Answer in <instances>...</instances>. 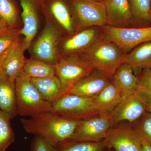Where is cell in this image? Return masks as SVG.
<instances>
[{
    "label": "cell",
    "instance_id": "6da1fadb",
    "mask_svg": "<svg viewBox=\"0 0 151 151\" xmlns=\"http://www.w3.org/2000/svg\"><path fill=\"white\" fill-rule=\"evenodd\" d=\"M80 121L49 111L22 119L20 122L27 133L39 136L58 147L72 137Z\"/></svg>",
    "mask_w": 151,
    "mask_h": 151
},
{
    "label": "cell",
    "instance_id": "7a4b0ae2",
    "mask_svg": "<svg viewBox=\"0 0 151 151\" xmlns=\"http://www.w3.org/2000/svg\"><path fill=\"white\" fill-rule=\"evenodd\" d=\"M15 87L18 115L31 117L51 111V103L42 98L31 78L24 72L17 78Z\"/></svg>",
    "mask_w": 151,
    "mask_h": 151
},
{
    "label": "cell",
    "instance_id": "3957f363",
    "mask_svg": "<svg viewBox=\"0 0 151 151\" xmlns=\"http://www.w3.org/2000/svg\"><path fill=\"white\" fill-rule=\"evenodd\" d=\"M124 54L116 44L103 39L78 57L88 62L94 69L101 70L112 78L123 63Z\"/></svg>",
    "mask_w": 151,
    "mask_h": 151
},
{
    "label": "cell",
    "instance_id": "277c9868",
    "mask_svg": "<svg viewBox=\"0 0 151 151\" xmlns=\"http://www.w3.org/2000/svg\"><path fill=\"white\" fill-rule=\"evenodd\" d=\"M76 25V32L108 25L105 3L97 0H68Z\"/></svg>",
    "mask_w": 151,
    "mask_h": 151
},
{
    "label": "cell",
    "instance_id": "5b68a950",
    "mask_svg": "<svg viewBox=\"0 0 151 151\" xmlns=\"http://www.w3.org/2000/svg\"><path fill=\"white\" fill-rule=\"evenodd\" d=\"M51 112L68 119L82 120L102 113L97 108L93 98L67 93L51 103Z\"/></svg>",
    "mask_w": 151,
    "mask_h": 151
},
{
    "label": "cell",
    "instance_id": "8992f818",
    "mask_svg": "<svg viewBox=\"0 0 151 151\" xmlns=\"http://www.w3.org/2000/svg\"><path fill=\"white\" fill-rule=\"evenodd\" d=\"M101 28L104 39L116 44L124 53L142 44L151 41V26L117 27L107 25Z\"/></svg>",
    "mask_w": 151,
    "mask_h": 151
},
{
    "label": "cell",
    "instance_id": "52a82bcc",
    "mask_svg": "<svg viewBox=\"0 0 151 151\" xmlns=\"http://www.w3.org/2000/svg\"><path fill=\"white\" fill-rule=\"evenodd\" d=\"M60 41L59 31L51 22H47L33 46V58L55 66L62 58L60 51Z\"/></svg>",
    "mask_w": 151,
    "mask_h": 151
},
{
    "label": "cell",
    "instance_id": "ba28073f",
    "mask_svg": "<svg viewBox=\"0 0 151 151\" xmlns=\"http://www.w3.org/2000/svg\"><path fill=\"white\" fill-rule=\"evenodd\" d=\"M113 126L111 113L83 119L80 121L74 134L66 142H100L106 137Z\"/></svg>",
    "mask_w": 151,
    "mask_h": 151
},
{
    "label": "cell",
    "instance_id": "9c48e42d",
    "mask_svg": "<svg viewBox=\"0 0 151 151\" xmlns=\"http://www.w3.org/2000/svg\"><path fill=\"white\" fill-rule=\"evenodd\" d=\"M103 39L101 27L87 28L66 38L60 45V53L62 58L79 56Z\"/></svg>",
    "mask_w": 151,
    "mask_h": 151
},
{
    "label": "cell",
    "instance_id": "30bf717a",
    "mask_svg": "<svg viewBox=\"0 0 151 151\" xmlns=\"http://www.w3.org/2000/svg\"><path fill=\"white\" fill-rule=\"evenodd\" d=\"M55 66L56 76L61 82L65 94L94 69L88 62L78 57L62 58Z\"/></svg>",
    "mask_w": 151,
    "mask_h": 151
},
{
    "label": "cell",
    "instance_id": "8fae6325",
    "mask_svg": "<svg viewBox=\"0 0 151 151\" xmlns=\"http://www.w3.org/2000/svg\"><path fill=\"white\" fill-rule=\"evenodd\" d=\"M104 140L108 147L115 151H142V138L130 125L112 128Z\"/></svg>",
    "mask_w": 151,
    "mask_h": 151
},
{
    "label": "cell",
    "instance_id": "7c38bea8",
    "mask_svg": "<svg viewBox=\"0 0 151 151\" xmlns=\"http://www.w3.org/2000/svg\"><path fill=\"white\" fill-rule=\"evenodd\" d=\"M147 104L137 91L122 100L111 113L113 125L124 121L133 124L147 112Z\"/></svg>",
    "mask_w": 151,
    "mask_h": 151
},
{
    "label": "cell",
    "instance_id": "4fadbf2b",
    "mask_svg": "<svg viewBox=\"0 0 151 151\" xmlns=\"http://www.w3.org/2000/svg\"><path fill=\"white\" fill-rule=\"evenodd\" d=\"M112 81V78L104 72L94 69L74 84L68 93L94 98Z\"/></svg>",
    "mask_w": 151,
    "mask_h": 151
},
{
    "label": "cell",
    "instance_id": "5bb4252c",
    "mask_svg": "<svg viewBox=\"0 0 151 151\" xmlns=\"http://www.w3.org/2000/svg\"><path fill=\"white\" fill-rule=\"evenodd\" d=\"M22 9L23 27L19 30L26 49L29 48L35 37L39 27L37 5L40 0H19Z\"/></svg>",
    "mask_w": 151,
    "mask_h": 151
},
{
    "label": "cell",
    "instance_id": "9a60e30c",
    "mask_svg": "<svg viewBox=\"0 0 151 151\" xmlns=\"http://www.w3.org/2000/svg\"><path fill=\"white\" fill-rule=\"evenodd\" d=\"M105 3L109 25L132 27L133 18L129 0H106Z\"/></svg>",
    "mask_w": 151,
    "mask_h": 151
},
{
    "label": "cell",
    "instance_id": "2e32d148",
    "mask_svg": "<svg viewBox=\"0 0 151 151\" xmlns=\"http://www.w3.org/2000/svg\"><path fill=\"white\" fill-rule=\"evenodd\" d=\"M25 50L20 40L11 49L3 64L2 72L14 81L24 72L27 61L24 56Z\"/></svg>",
    "mask_w": 151,
    "mask_h": 151
},
{
    "label": "cell",
    "instance_id": "e0dca14e",
    "mask_svg": "<svg viewBox=\"0 0 151 151\" xmlns=\"http://www.w3.org/2000/svg\"><path fill=\"white\" fill-rule=\"evenodd\" d=\"M0 110L9 115L13 119L18 115L15 81L0 73Z\"/></svg>",
    "mask_w": 151,
    "mask_h": 151
},
{
    "label": "cell",
    "instance_id": "ac0fdd59",
    "mask_svg": "<svg viewBox=\"0 0 151 151\" xmlns=\"http://www.w3.org/2000/svg\"><path fill=\"white\" fill-rule=\"evenodd\" d=\"M124 99L122 91L113 81L93 98L94 104L102 114L111 113Z\"/></svg>",
    "mask_w": 151,
    "mask_h": 151
},
{
    "label": "cell",
    "instance_id": "d6986e66",
    "mask_svg": "<svg viewBox=\"0 0 151 151\" xmlns=\"http://www.w3.org/2000/svg\"><path fill=\"white\" fill-rule=\"evenodd\" d=\"M112 81L122 91L125 98L134 93L137 88L139 77L130 65L122 63L112 77Z\"/></svg>",
    "mask_w": 151,
    "mask_h": 151
},
{
    "label": "cell",
    "instance_id": "ffe728a7",
    "mask_svg": "<svg viewBox=\"0 0 151 151\" xmlns=\"http://www.w3.org/2000/svg\"><path fill=\"white\" fill-rule=\"evenodd\" d=\"M122 63L130 65L134 71L151 68V41L142 44L124 53Z\"/></svg>",
    "mask_w": 151,
    "mask_h": 151
},
{
    "label": "cell",
    "instance_id": "44dd1931",
    "mask_svg": "<svg viewBox=\"0 0 151 151\" xmlns=\"http://www.w3.org/2000/svg\"><path fill=\"white\" fill-rule=\"evenodd\" d=\"M50 11L58 23L68 35L75 33V21L70 6L68 5L65 0H52Z\"/></svg>",
    "mask_w": 151,
    "mask_h": 151
},
{
    "label": "cell",
    "instance_id": "7402d4cb",
    "mask_svg": "<svg viewBox=\"0 0 151 151\" xmlns=\"http://www.w3.org/2000/svg\"><path fill=\"white\" fill-rule=\"evenodd\" d=\"M32 82L44 99L50 103L65 94L62 84L56 75L31 78Z\"/></svg>",
    "mask_w": 151,
    "mask_h": 151
},
{
    "label": "cell",
    "instance_id": "603a6c76",
    "mask_svg": "<svg viewBox=\"0 0 151 151\" xmlns=\"http://www.w3.org/2000/svg\"><path fill=\"white\" fill-rule=\"evenodd\" d=\"M136 27L151 26V0H129Z\"/></svg>",
    "mask_w": 151,
    "mask_h": 151
},
{
    "label": "cell",
    "instance_id": "cb8c5ba5",
    "mask_svg": "<svg viewBox=\"0 0 151 151\" xmlns=\"http://www.w3.org/2000/svg\"><path fill=\"white\" fill-rule=\"evenodd\" d=\"M24 72L31 78H40L56 75L55 66L35 59L27 60Z\"/></svg>",
    "mask_w": 151,
    "mask_h": 151
},
{
    "label": "cell",
    "instance_id": "d4e9b609",
    "mask_svg": "<svg viewBox=\"0 0 151 151\" xmlns=\"http://www.w3.org/2000/svg\"><path fill=\"white\" fill-rule=\"evenodd\" d=\"M11 116L0 110V151H5L14 142L15 135L11 125Z\"/></svg>",
    "mask_w": 151,
    "mask_h": 151
},
{
    "label": "cell",
    "instance_id": "484cf974",
    "mask_svg": "<svg viewBox=\"0 0 151 151\" xmlns=\"http://www.w3.org/2000/svg\"><path fill=\"white\" fill-rule=\"evenodd\" d=\"M58 151H106L105 140L100 142H65L58 147Z\"/></svg>",
    "mask_w": 151,
    "mask_h": 151
},
{
    "label": "cell",
    "instance_id": "4316f807",
    "mask_svg": "<svg viewBox=\"0 0 151 151\" xmlns=\"http://www.w3.org/2000/svg\"><path fill=\"white\" fill-rule=\"evenodd\" d=\"M18 19V10L13 0H0V19L8 27L15 28Z\"/></svg>",
    "mask_w": 151,
    "mask_h": 151
},
{
    "label": "cell",
    "instance_id": "83f0119b",
    "mask_svg": "<svg viewBox=\"0 0 151 151\" xmlns=\"http://www.w3.org/2000/svg\"><path fill=\"white\" fill-rule=\"evenodd\" d=\"M19 30L9 28L0 33V58L6 56L20 38Z\"/></svg>",
    "mask_w": 151,
    "mask_h": 151
},
{
    "label": "cell",
    "instance_id": "f1b7e54d",
    "mask_svg": "<svg viewBox=\"0 0 151 151\" xmlns=\"http://www.w3.org/2000/svg\"><path fill=\"white\" fill-rule=\"evenodd\" d=\"M139 77L137 91L145 100L147 104L151 103V68L142 70Z\"/></svg>",
    "mask_w": 151,
    "mask_h": 151
},
{
    "label": "cell",
    "instance_id": "f546056e",
    "mask_svg": "<svg viewBox=\"0 0 151 151\" xmlns=\"http://www.w3.org/2000/svg\"><path fill=\"white\" fill-rule=\"evenodd\" d=\"M133 124V128L141 137L151 144V113L145 112Z\"/></svg>",
    "mask_w": 151,
    "mask_h": 151
},
{
    "label": "cell",
    "instance_id": "4dcf8cb0",
    "mask_svg": "<svg viewBox=\"0 0 151 151\" xmlns=\"http://www.w3.org/2000/svg\"><path fill=\"white\" fill-rule=\"evenodd\" d=\"M31 151H58L56 147L52 145L43 138L36 136L34 138L31 147Z\"/></svg>",
    "mask_w": 151,
    "mask_h": 151
},
{
    "label": "cell",
    "instance_id": "1f68e13d",
    "mask_svg": "<svg viewBox=\"0 0 151 151\" xmlns=\"http://www.w3.org/2000/svg\"><path fill=\"white\" fill-rule=\"evenodd\" d=\"M142 151H151V144L142 138Z\"/></svg>",
    "mask_w": 151,
    "mask_h": 151
},
{
    "label": "cell",
    "instance_id": "d6a6232c",
    "mask_svg": "<svg viewBox=\"0 0 151 151\" xmlns=\"http://www.w3.org/2000/svg\"><path fill=\"white\" fill-rule=\"evenodd\" d=\"M4 22L0 19V33L3 32L4 31L9 28Z\"/></svg>",
    "mask_w": 151,
    "mask_h": 151
},
{
    "label": "cell",
    "instance_id": "836d02e7",
    "mask_svg": "<svg viewBox=\"0 0 151 151\" xmlns=\"http://www.w3.org/2000/svg\"><path fill=\"white\" fill-rule=\"evenodd\" d=\"M7 55L3 57L0 58V73H1V71H2V70L3 64H4L5 60Z\"/></svg>",
    "mask_w": 151,
    "mask_h": 151
},
{
    "label": "cell",
    "instance_id": "e575fe53",
    "mask_svg": "<svg viewBox=\"0 0 151 151\" xmlns=\"http://www.w3.org/2000/svg\"><path fill=\"white\" fill-rule=\"evenodd\" d=\"M147 112L151 113V103L148 104L147 106Z\"/></svg>",
    "mask_w": 151,
    "mask_h": 151
},
{
    "label": "cell",
    "instance_id": "d590c367",
    "mask_svg": "<svg viewBox=\"0 0 151 151\" xmlns=\"http://www.w3.org/2000/svg\"><path fill=\"white\" fill-rule=\"evenodd\" d=\"M97 1H99L100 2H105V1H106V0H97Z\"/></svg>",
    "mask_w": 151,
    "mask_h": 151
}]
</instances>
